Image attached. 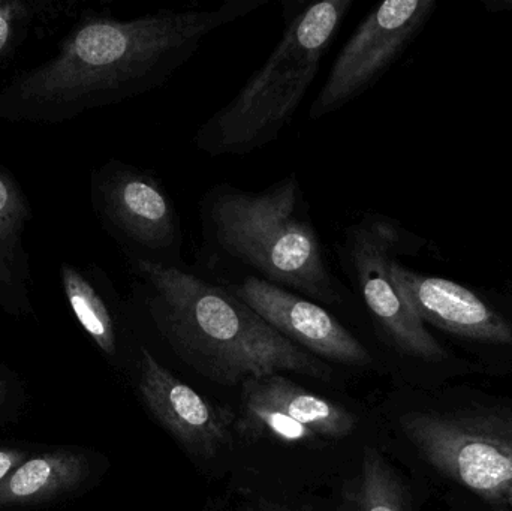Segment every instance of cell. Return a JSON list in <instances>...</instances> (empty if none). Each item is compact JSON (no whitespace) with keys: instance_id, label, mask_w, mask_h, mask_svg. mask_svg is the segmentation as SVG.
Segmentation results:
<instances>
[{"instance_id":"6da1fadb","label":"cell","mask_w":512,"mask_h":511,"mask_svg":"<svg viewBox=\"0 0 512 511\" xmlns=\"http://www.w3.org/2000/svg\"><path fill=\"white\" fill-rule=\"evenodd\" d=\"M270 0H225L210 8H164L120 20L87 14L56 56L21 72L0 92V119L54 125L164 86L216 30Z\"/></svg>"},{"instance_id":"7a4b0ae2","label":"cell","mask_w":512,"mask_h":511,"mask_svg":"<svg viewBox=\"0 0 512 511\" xmlns=\"http://www.w3.org/2000/svg\"><path fill=\"white\" fill-rule=\"evenodd\" d=\"M198 215L201 275L216 282L256 278L325 308L348 300L297 173L256 192L218 183L201 198Z\"/></svg>"},{"instance_id":"3957f363","label":"cell","mask_w":512,"mask_h":511,"mask_svg":"<svg viewBox=\"0 0 512 511\" xmlns=\"http://www.w3.org/2000/svg\"><path fill=\"white\" fill-rule=\"evenodd\" d=\"M132 293L162 341L215 383L295 372L331 378L330 366L280 335L254 309L200 272L128 263Z\"/></svg>"},{"instance_id":"277c9868","label":"cell","mask_w":512,"mask_h":511,"mask_svg":"<svg viewBox=\"0 0 512 511\" xmlns=\"http://www.w3.org/2000/svg\"><path fill=\"white\" fill-rule=\"evenodd\" d=\"M397 425L450 511H512V399L448 387Z\"/></svg>"},{"instance_id":"5b68a950","label":"cell","mask_w":512,"mask_h":511,"mask_svg":"<svg viewBox=\"0 0 512 511\" xmlns=\"http://www.w3.org/2000/svg\"><path fill=\"white\" fill-rule=\"evenodd\" d=\"M355 2L319 0L288 9L282 38L264 65L197 129L195 147L219 158L248 156L274 143L291 125Z\"/></svg>"},{"instance_id":"8992f818","label":"cell","mask_w":512,"mask_h":511,"mask_svg":"<svg viewBox=\"0 0 512 511\" xmlns=\"http://www.w3.org/2000/svg\"><path fill=\"white\" fill-rule=\"evenodd\" d=\"M421 239L391 216L361 212L343 227L336 242L340 270L369 312L382 338L402 356L445 369L450 377L478 372L457 359L412 311L397 290L391 266L414 254Z\"/></svg>"},{"instance_id":"52a82bcc","label":"cell","mask_w":512,"mask_h":511,"mask_svg":"<svg viewBox=\"0 0 512 511\" xmlns=\"http://www.w3.org/2000/svg\"><path fill=\"white\" fill-rule=\"evenodd\" d=\"M90 203L128 263L186 269L182 219L173 195L152 171L108 159L90 173Z\"/></svg>"},{"instance_id":"ba28073f","label":"cell","mask_w":512,"mask_h":511,"mask_svg":"<svg viewBox=\"0 0 512 511\" xmlns=\"http://www.w3.org/2000/svg\"><path fill=\"white\" fill-rule=\"evenodd\" d=\"M397 290L424 324L454 339L483 374L512 375V318L477 291L439 276L424 275L396 260Z\"/></svg>"},{"instance_id":"9c48e42d","label":"cell","mask_w":512,"mask_h":511,"mask_svg":"<svg viewBox=\"0 0 512 511\" xmlns=\"http://www.w3.org/2000/svg\"><path fill=\"white\" fill-rule=\"evenodd\" d=\"M435 0H387L363 18L310 105L319 120L363 95L394 65L435 11Z\"/></svg>"},{"instance_id":"30bf717a","label":"cell","mask_w":512,"mask_h":511,"mask_svg":"<svg viewBox=\"0 0 512 511\" xmlns=\"http://www.w3.org/2000/svg\"><path fill=\"white\" fill-rule=\"evenodd\" d=\"M218 284L254 309L280 335L312 356L324 362L331 360L351 366H369L373 362L369 348L325 306L256 278Z\"/></svg>"},{"instance_id":"8fae6325","label":"cell","mask_w":512,"mask_h":511,"mask_svg":"<svg viewBox=\"0 0 512 511\" xmlns=\"http://www.w3.org/2000/svg\"><path fill=\"white\" fill-rule=\"evenodd\" d=\"M141 398L152 416L188 452L213 458L230 437L231 414L174 377L152 351L141 348Z\"/></svg>"},{"instance_id":"7c38bea8","label":"cell","mask_w":512,"mask_h":511,"mask_svg":"<svg viewBox=\"0 0 512 511\" xmlns=\"http://www.w3.org/2000/svg\"><path fill=\"white\" fill-rule=\"evenodd\" d=\"M32 209L17 180L0 167V305L6 311L30 309V257L26 231Z\"/></svg>"},{"instance_id":"4fadbf2b","label":"cell","mask_w":512,"mask_h":511,"mask_svg":"<svg viewBox=\"0 0 512 511\" xmlns=\"http://www.w3.org/2000/svg\"><path fill=\"white\" fill-rule=\"evenodd\" d=\"M243 396L258 399L321 437L342 440L354 432L357 419L345 408L307 392L280 374L249 378L243 383Z\"/></svg>"},{"instance_id":"5bb4252c","label":"cell","mask_w":512,"mask_h":511,"mask_svg":"<svg viewBox=\"0 0 512 511\" xmlns=\"http://www.w3.org/2000/svg\"><path fill=\"white\" fill-rule=\"evenodd\" d=\"M60 281L72 312L87 335L107 356L119 347L117 293L110 276L98 266H60Z\"/></svg>"},{"instance_id":"9a60e30c","label":"cell","mask_w":512,"mask_h":511,"mask_svg":"<svg viewBox=\"0 0 512 511\" xmlns=\"http://www.w3.org/2000/svg\"><path fill=\"white\" fill-rule=\"evenodd\" d=\"M87 461L77 453H45L23 462L0 483V506L38 503L77 488L86 479Z\"/></svg>"},{"instance_id":"2e32d148","label":"cell","mask_w":512,"mask_h":511,"mask_svg":"<svg viewBox=\"0 0 512 511\" xmlns=\"http://www.w3.org/2000/svg\"><path fill=\"white\" fill-rule=\"evenodd\" d=\"M340 511H415L411 491L378 449L367 447L342 492Z\"/></svg>"},{"instance_id":"e0dca14e","label":"cell","mask_w":512,"mask_h":511,"mask_svg":"<svg viewBox=\"0 0 512 511\" xmlns=\"http://www.w3.org/2000/svg\"><path fill=\"white\" fill-rule=\"evenodd\" d=\"M62 0H0V66L14 54L30 29L65 11Z\"/></svg>"},{"instance_id":"ac0fdd59","label":"cell","mask_w":512,"mask_h":511,"mask_svg":"<svg viewBox=\"0 0 512 511\" xmlns=\"http://www.w3.org/2000/svg\"><path fill=\"white\" fill-rule=\"evenodd\" d=\"M243 420L251 431L268 434L282 443H309L318 438L315 432L295 422L288 414L249 396H243Z\"/></svg>"},{"instance_id":"d6986e66","label":"cell","mask_w":512,"mask_h":511,"mask_svg":"<svg viewBox=\"0 0 512 511\" xmlns=\"http://www.w3.org/2000/svg\"><path fill=\"white\" fill-rule=\"evenodd\" d=\"M26 453L20 450H0V483L15 470L20 467Z\"/></svg>"},{"instance_id":"ffe728a7","label":"cell","mask_w":512,"mask_h":511,"mask_svg":"<svg viewBox=\"0 0 512 511\" xmlns=\"http://www.w3.org/2000/svg\"><path fill=\"white\" fill-rule=\"evenodd\" d=\"M264 511H288V510L283 509V507L273 506V504H268V506H265Z\"/></svg>"},{"instance_id":"44dd1931","label":"cell","mask_w":512,"mask_h":511,"mask_svg":"<svg viewBox=\"0 0 512 511\" xmlns=\"http://www.w3.org/2000/svg\"><path fill=\"white\" fill-rule=\"evenodd\" d=\"M3 396H5V384L0 380V401H2Z\"/></svg>"}]
</instances>
